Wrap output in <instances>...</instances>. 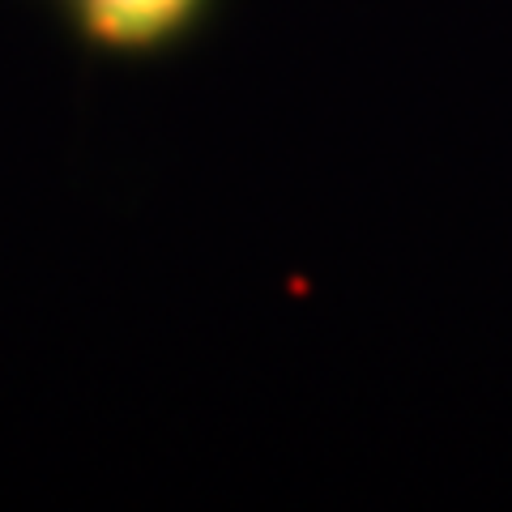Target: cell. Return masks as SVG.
Here are the masks:
<instances>
[{"label": "cell", "instance_id": "cell-1", "mask_svg": "<svg viewBox=\"0 0 512 512\" xmlns=\"http://www.w3.org/2000/svg\"><path fill=\"white\" fill-rule=\"evenodd\" d=\"M201 0H82L90 39L107 47H154L175 35Z\"/></svg>", "mask_w": 512, "mask_h": 512}]
</instances>
